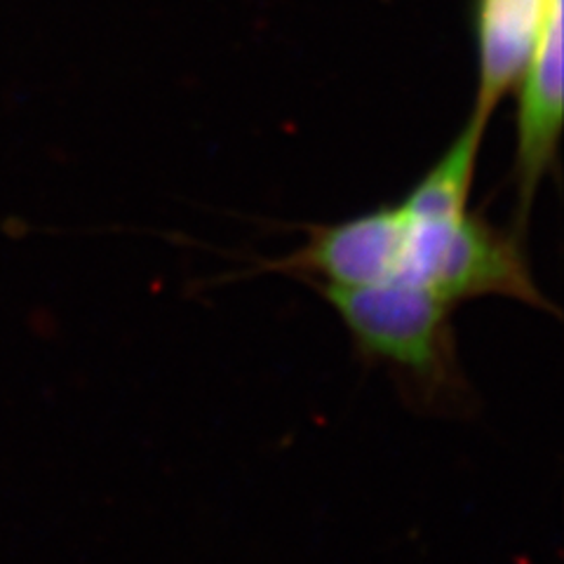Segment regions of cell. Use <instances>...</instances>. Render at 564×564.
I'll use <instances>...</instances> for the list:
<instances>
[{"label": "cell", "mask_w": 564, "mask_h": 564, "mask_svg": "<svg viewBox=\"0 0 564 564\" xmlns=\"http://www.w3.org/2000/svg\"><path fill=\"white\" fill-rule=\"evenodd\" d=\"M339 315L358 356L386 367L400 391L429 410H454L470 386L458 360L454 306L412 282L315 285Z\"/></svg>", "instance_id": "1"}, {"label": "cell", "mask_w": 564, "mask_h": 564, "mask_svg": "<svg viewBox=\"0 0 564 564\" xmlns=\"http://www.w3.org/2000/svg\"><path fill=\"white\" fill-rule=\"evenodd\" d=\"M487 120L475 116L454 139L447 153L421 176L400 207L414 219H452L468 212Z\"/></svg>", "instance_id": "6"}, {"label": "cell", "mask_w": 564, "mask_h": 564, "mask_svg": "<svg viewBox=\"0 0 564 564\" xmlns=\"http://www.w3.org/2000/svg\"><path fill=\"white\" fill-rule=\"evenodd\" d=\"M408 226L410 219L400 205L308 226L304 245L285 257L257 261L252 273H282L308 285L339 288L400 280Z\"/></svg>", "instance_id": "3"}, {"label": "cell", "mask_w": 564, "mask_h": 564, "mask_svg": "<svg viewBox=\"0 0 564 564\" xmlns=\"http://www.w3.org/2000/svg\"><path fill=\"white\" fill-rule=\"evenodd\" d=\"M551 0H475L480 87L475 116L491 118L501 97L516 87L536 45Z\"/></svg>", "instance_id": "5"}, {"label": "cell", "mask_w": 564, "mask_h": 564, "mask_svg": "<svg viewBox=\"0 0 564 564\" xmlns=\"http://www.w3.org/2000/svg\"><path fill=\"white\" fill-rule=\"evenodd\" d=\"M518 87L513 182L518 193V234H524L534 196L555 163L562 134V0L549 3L536 45Z\"/></svg>", "instance_id": "4"}, {"label": "cell", "mask_w": 564, "mask_h": 564, "mask_svg": "<svg viewBox=\"0 0 564 564\" xmlns=\"http://www.w3.org/2000/svg\"><path fill=\"white\" fill-rule=\"evenodd\" d=\"M408 219L400 282L429 290L452 306L501 296L553 311L536 285L522 234H508L470 209L452 219Z\"/></svg>", "instance_id": "2"}]
</instances>
